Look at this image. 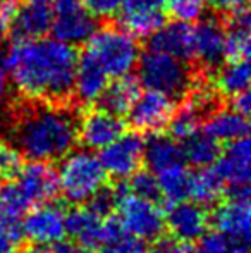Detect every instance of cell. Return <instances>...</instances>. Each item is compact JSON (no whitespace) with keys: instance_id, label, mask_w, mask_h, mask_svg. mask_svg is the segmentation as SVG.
<instances>
[{"instance_id":"1","label":"cell","mask_w":251,"mask_h":253,"mask_svg":"<svg viewBox=\"0 0 251 253\" xmlns=\"http://www.w3.org/2000/svg\"><path fill=\"white\" fill-rule=\"evenodd\" d=\"M77 53L57 38H16L3 55V71L23 97L62 102L72 93Z\"/></svg>"},{"instance_id":"2","label":"cell","mask_w":251,"mask_h":253,"mask_svg":"<svg viewBox=\"0 0 251 253\" xmlns=\"http://www.w3.org/2000/svg\"><path fill=\"white\" fill-rule=\"evenodd\" d=\"M77 141V121L66 107L38 105L19 116L14 127L16 148L30 160H59Z\"/></svg>"},{"instance_id":"3","label":"cell","mask_w":251,"mask_h":253,"mask_svg":"<svg viewBox=\"0 0 251 253\" xmlns=\"http://www.w3.org/2000/svg\"><path fill=\"white\" fill-rule=\"evenodd\" d=\"M59 191L71 203H86L107 183V172L104 170L98 155L91 150H71L62 157L57 170Z\"/></svg>"},{"instance_id":"4","label":"cell","mask_w":251,"mask_h":253,"mask_svg":"<svg viewBox=\"0 0 251 253\" xmlns=\"http://www.w3.org/2000/svg\"><path fill=\"white\" fill-rule=\"evenodd\" d=\"M84 53L91 57L108 78H121L136 67L140 59V45L136 37L119 28L97 30L86 40Z\"/></svg>"},{"instance_id":"5","label":"cell","mask_w":251,"mask_h":253,"mask_svg":"<svg viewBox=\"0 0 251 253\" xmlns=\"http://www.w3.org/2000/svg\"><path fill=\"white\" fill-rule=\"evenodd\" d=\"M138 74L146 90L164 93L172 100L182 98L193 86V76L186 60L153 48H148L143 55H140Z\"/></svg>"},{"instance_id":"6","label":"cell","mask_w":251,"mask_h":253,"mask_svg":"<svg viewBox=\"0 0 251 253\" xmlns=\"http://www.w3.org/2000/svg\"><path fill=\"white\" fill-rule=\"evenodd\" d=\"M117 219L127 234L143 241H155L165 229V215L157 202L129 193V188L119 195Z\"/></svg>"},{"instance_id":"7","label":"cell","mask_w":251,"mask_h":253,"mask_svg":"<svg viewBox=\"0 0 251 253\" xmlns=\"http://www.w3.org/2000/svg\"><path fill=\"white\" fill-rule=\"evenodd\" d=\"M215 229L238 245H246L251 233L250 212V184L248 186H231L227 198L214 210L210 215Z\"/></svg>"},{"instance_id":"8","label":"cell","mask_w":251,"mask_h":253,"mask_svg":"<svg viewBox=\"0 0 251 253\" xmlns=\"http://www.w3.org/2000/svg\"><path fill=\"white\" fill-rule=\"evenodd\" d=\"M57 40L69 45L86 43L97 31V17L88 10L83 0H54L52 28Z\"/></svg>"},{"instance_id":"9","label":"cell","mask_w":251,"mask_h":253,"mask_svg":"<svg viewBox=\"0 0 251 253\" xmlns=\"http://www.w3.org/2000/svg\"><path fill=\"white\" fill-rule=\"evenodd\" d=\"M21 227L23 238L35 247H50L66 236V209L54 200L35 205L28 210Z\"/></svg>"},{"instance_id":"10","label":"cell","mask_w":251,"mask_h":253,"mask_svg":"<svg viewBox=\"0 0 251 253\" xmlns=\"http://www.w3.org/2000/svg\"><path fill=\"white\" fill-rule=\"evenodd\" d=\"M144 152V140L138 133H122L112 143L100 150V159L107 176L124 181L141 169Z\"/></svg>"},{"instance_id":"11","label":"cell","mask_w":251,"mask_h":253,"mask_svg":"<svg viewBox=\"0 0 251 253\" xmlns=\"http://www.w3.org/2000/svg\"><path fill=\"white\" fill-rule=\"evenodd\" d=\"M174 110V100L171 97L153 90H146L143 93L140 91L127 116L134 129L143 133H158L167 127Z\"/></svg>"},{"instance_id":"12","label":"cell","mask_w":251,"mask_h":253,"mask_svg":"<svg viewBox=\"0 0 251 253\" xmlns=\"http://www.w3.org/2000/svg\"><path fill=\"white\" fill-rule=\"evenodd\" d=\"M165 227L179 243H196L207 229H210V213L207 207L196 202L169 203Z\"/></svg>"},{"instance_id":"13","label":"cell","mask_w":251,"mask_h":253,"mask_svg":"<svg viewBox=\"0 0 251 253\" xmlns=\"http://www.w3.org/2000/svg\"><path fill=\"white\" fill-rule=\"evenodd\" d=\"M16 184L31 207L52 202L59 195L57 169L45 160H31L26 166H21L16 174Z\"/></svg>"},{"instance_id":"14","label":"cell","mask_w":251,"mask_h":253,"mask_svg":"<svg viewBox=\"0 0 251 253\" xmlns=\"http://www.w3.org/2000/svg\"><path fill=\"white\" fill-rule=\"evenodd\" d=\"M119 21L134 37H150L165 23V0H121Z\"/></svg>"},{"instance_id":"15","label":"cell","mask_w":251,"mask_h":253,"mask_svg":"<svg viewBox=\"0 0 251 253\" xmlns=\"http://www.w3.org/2000/svg\"><path fill=\"white\" fill-rule=\"evenodd\" d=\"M124 133V121L121 116L105 109L91 110L77 123V140L88 150H102Z\"/></svg>"},{"instance_id":"16","label":"cell","mask_w":251,"mask_h":253,"mask_svg":"<svg viewBox=\"0 0 251 253\" xmlns=\"http://www.w3.org/2000/svg\"><path fill=\"white\" fill-rule=\"evenodd\" d=\"M214 167L229 186H248L251 177V147L248 136L231 141Z\"/></svg>"},{"instance_id":"17","label":"cell","mask_w":251,"mask_h":253,"mask_svg":"<svg viewBox=\"0 0 251 253\" xmlns=\"http://www.w3.org/2000/svg\"><path fill=\"white\" fill-rule=\"evenodd\" d=\"M54 19V0H24L17 5L12 31L16 38H40L50 31Z\"/></svg>"},{"instance_id":"18","label":"cell","mask_w":251,"mask_h":253,"mask_svg":"<svg viewBox=\"0 0 251 253\" xmlns=\"http://www.w3.org/2000/svg\"><path fill=\"white\" fill-rule=\"evenodd\" d=\"M193 57L205 66H218L225 57V30L217 19H203L193 26Z\"/></svg>"},{"instance_id":"19","label":"cell","mask_w":251,"mask_h":253,"mask_svg":"<svg viewBox=\"0 0 251 253\" xmlns=\"http://www.w3.org/2000/svg\"><path fill=\"white\" fill-rule=\"evenodd\" d=\"M150 48L178 59H193V26L184 21L164 23L150 35Z\"/></svg>"},{"instance_id":"20","label":"cell","mask_w":251,"mask_h":253,"mask_svg":"<svg viewBox=\"0 0 251 253\" xmlns=\"http://www.w3.org/2000/svg\"><path fill=\"white\" fill-rule=\"evenodd\" d=\"M104 219L105 217L97 215L88 207L72 209L66 212V234H71L86 252L97 250L105 241Z\"/></svg>"},{"instance_id":"21","label":"cell","mask_w":251,"mask_h":253,"mask_svg":"<svg viewBox=\"0 0 251 253\" xmlns=\"http://www.w3.org/2000/svg\"><path fill=\"white\" fill-rule=\"evenodd\" d=\"M143 162L153 174L167 170L171 167L186 166L182 147L178 143V140H174L171 134H162L160 131L151 133V136L144 140Z\"/></svg>"},{"instance_id":"22","label":"cell","mask_w":251,"mask_h":253,"mask_svg":"<svg viewBox=\"0 0 251 253\" xmlns=\"http://www.w3.org/2000/svg\"><path fill=\"white\" fill-rule=\"evenodd\" d=\"M108 84V76L88 53L77 57L72 91L83 103H93L100 98Z\"/></svg>"},{"instance_id":"23","label":"cell","mask_w":251,"mask_h":253,"mask_svg":"<svg viewBox=\"0 0 251 253\" xmlns=\"http://www.w3.org/2000/svg\"><path fill=\"white\" fill-rule=\"evenodd\" d=\"M248 119L234 109H222L210 114L205 131L217 141H236L239 138L248 136Z\"/></svg>"},{"instance_id":"24","label":"cell","mask_w":251,"mask_h":253,"mask_svg":"<svg viewBox=\"0 0 251 253\" xmlns=\"http://www.w3.org/2000/svg\"><path fill=\"white\" fill-rule=\"evenodd\" d=\"M138 95H140V83L129 74H126L121 78H114V83L107 84L98 102H100L102 109L108 110L115 116H124L129 112Z\"/></svg>"},{"instance_id":"25","label":"cell","mask_w":251,"mask_h":253,"mask_svg":"<svg viewBox=\"0 0 251 253\" xmlns=\"http://www.w3.org/2000/svg\"><path fill=\"white\" fill-rule=\"evenodd\" d=\"M225 193V181L214 166L200 167V170L191 174L189 198L203 207L214 205Z\"/></svg>"},{"instance_id":"26","label":"cell","mask_w":251,"mask_h":253,"mask_svg":"<svg viewBox=\"0 0 251 253\" xmlns=\"http://www.w3.org/2000/svg\"><path fill=\"white\" fill-rule=\"evenodd\" d=\"M231 23L225 30V57L229 59H248L250 55V12L245 7L232 10Z\"/></svg>"},{"instance_id":"27","label":"cell","mask_w":251,"mask_h":253,"mask_svg":"<svg viewBox=\"0 0 251 253\" xmlns=\"http://www.w3.org/2000/svg\"><path fill=\"white\" fill-rule=\"evenodd\" d=\"M182 153L186 162L194 167L214 166L220 155V141L212 138L207 131L196 129L191 136L182 140Z\"/></svg>"},{"instance_id":"28","label":"cell","mask_w":251,"mask_h":253,"mask_svg":"<svg viewBox=\"0 0 251 253\" xmlns=\"http://www.w3.org/2000/svg\"><path fill=\"white\" fill-rule=\"evenodd\" d=\"M250 62L248 59H231V62L220 67L215 78V86L220 93L227 95V97H234V95L246 91L250 86Z\"/></svg>"},{"instance_id":"29","label":"cell","mask_w":251,"mask_h":253,"mask_svg":"<svg viewBox=\"0 0 251 253\" xmlns=\"http://www.w3.org/2000/svg\"><path fill=\"white\" fill-rule=\"evenodd\" d=\"M155 176H157L158 188H160V198L167 200V203L182 202L189 198L191 172L186 166L171 167Z\"/></svg>"},{"instance_id":"30","label":"cell","mask_w":251,"mask_h":253,"mask_svg":"<svg viewBox=\"0 0 251 253\" xmlns=\"http://www.w3.org/2000/svg\"><path fill=\"white\" fill-rule=\"evenodd\" d=\"M198 124H200V112H196L189 103H186L178 112L174 110L167 127L174 140L182 141L198 129Z\"/></svg>"},{"instance_id":"31","label":"cell","mask_w":251,"mask_h":253,"mask_svg":"<svg viewBox=\"0 0 251 253\" xmlns=\"http://www.w3.org/2000/svg\"><path fill=\"white\" fill-rule=\"evenodd\" d=\"M131 181L127 184L129 188V193L136 195V197L146 198V200H153L158 202L160 200V188H158V181L157 176L148 170H141L138 169L133 176H129Z\"/></svg>"},{"instance_id":"32","label":"cell","mask_w":251,"mask_h":253,"mask_svg":"<svg viewBox=\"0 0 251 253\" xmlns=\"http://www.w3.org/2000/svg\"><path fill=\"white\" fill-rule=\"evenodd\" d=\"M0 207L17 217H21L31 209L30 202L16 184V181H9L3 186H0Z\"/></svg>"},{"instance_id":"33","label":"cell","mask_w":251,"mask_h":253,"mask_svg":"<svg viewBox=\"0 0 251 253\" xmlns=\"http://www.w3.org/2000/svg\"><path fill=\"white\" fill-rule=\"evenodd\" d=\"M165 10L178 21L193 23L203 16L205 0H165Z\"/></svg>"},{"instance_id":"34","label":"cell","mask_w":251,"mask_h":253,"mask_svg":"<svg viewBox=\"0 0 251 253\" xmlns=\"http://www.w3.org/2000/svg\"><path fill=\"white\" fill-rule=\"evenodd\" d=\"M115 203H117V190H115V186L114 188L104 186L86 202V207L91 212L97 213V215L107 217L115 209Z\"/></svg>"},{"instance_id":"35","label":"cell","mask_w":251,"mask_h":253,"mask_svg":"<svg viewBox=\"0 0 251 253\" xmlns=\"http://www.w3.org/2000/svg\"><path fill=\"white\" fill-rule=\"evenodd\" d=\"M146 247H144L143 240L131 236V234H122L117 240H112L104 243L102 247L97 248V253H144Z\"/></svg>"},{"instance_id":"36","label":"cell","mask_w":251,"mask_h":253,"mask_svg":"<svg viewBox=\"0 0 251 253\" xmlns=\"http://www.w3.org/2000/svg\"><path fill=\"white\" fill-rule=\"evenodd\" d=\"M21 166H23L21 152L16 147L0 143V177H3V179L16 177Z\"/></svg>"},{"instance_id":"37","label":"cell","mask_w":251,"mask_h":253,"mask_svg":"<svg viewBox=\"0 0 251 253\" xmlns=\"http://www.w3.org/2000/svg\"><path fill=\"white\" fill-rule=\"evenodd\" d=\"M231 247V240L225 234H222L220 231H205L198 240V248L200 253H224Z\"/></svg>"},{"instance_id":"38","label":"cell","mask_w":251,"mask_h":253,"mask_svg":"<svg viewBox=\"0 0 251 253\" xmlns=\"http://www.w3.org/2000/svg\"><path fill=\"white\" fill-rule=\"evenodd\" d=\"M0 233L7 234L17 243L24 240L23 238V227H21V217L14 215V213L7 212L0 207Z\"/></svg>"},{"instance_id":"39","label":"cell","mask_w":251,"mask_h":253,"mask_svg":"<svg viewBox=\"0 0 251 253\" xmlns=\"http://www.w3.org/2000/svg\"><path fill=\"white\" fill-rule=\"evenodd\" d=\"M83 2L95 17L102 19L114 17L121 7V0H83Z\"/></svg>"},{"instance_id":"40","label":"cell","mask_w":251,"mask_h":253,"mask_svg":"<svg viewBox=\"0 0 251 253\" xmlns=\"http://www.w3.org/2000/svg\"><path fill=\"white\" fill-rule=\"evenodd\" d=\"M16 14H17L16 0H0V37L7 35L12 30Z\"/></svg>"},{"instance_id":"41","label":"cell","mask_w":251,"mask_h":253,"mask_svg":"<svg viewBox=\"0 0 251 253\" xmlns=\"http://www.w3.org/2000/svg\"><path fill=\"white\" fill-rule=\"evenodd\" d=\"M214 100H215L214 90H210V88H207V86H201V88H198V90H193L188 103L196 110V112L201 114V112H207V110L212 109Z\"/></svg>"},{"instance_id":"42","label":"cell","mask_w":251,"mask_h":253,"mask_svg":"<svg viewBox=\"0 0 251 253\" xmlns=\"http://www.w3.org/2000/svg\"><path fill=\"white\" fill-rule=\"evenodd\" d=\"M231 98H232V107H231V109H234L236 112H239V114H243V116L248 117L250 109H251V100H250L248 90L241 91V93L234 95V97H231Z\"/></svg>"},{"instance_id":"43","label":"cell","mask_w":251,"mask_h":253,"mask_svg":"<svg viewBox=\"0 0 251 253\" xmlns=\"http://www.w3.org/2000/svg\"><path fill=\"white\" fill-rule=\"evenodd\" d=\"M50 253H88L81 247L79 243L76 241H66V240H61L57 243L50 245Z\"/></svg>"},{"instance_id":"44","label":"cell","mask_w":251,"mask_h":253,"mask_svg":"<svg viewBox=\"0 0 251 253\" xmlns=\"http://www.w3.org/2000/svg\"><path fill=\"white\" fill-rule=\"evenodd\" d=\"M205 2L218 10H236L239 7H245L248 0H205Z\"/></svg>"},{"instance_id":"45","label":"cell","mask_w":251,"mask_h":253,"mask_svg":"<svg viewBox=\"0 0 251 253\" xmlns=\"http://www.w3.org/2000/svg\"><path fill=\"white\" fill-rule=\"evenodd\" d=\"M176 241L174 240H155L153 247L150 250H146L144 253H174L176 250Z\"/></svg>"},{"instance_id":"46","label":"cell","mask_w":251,"mask_h":253,"mask_svg":"<svg viewBox=\"0 0 251 253\" xmlns=\"http://www.w3.org/2000/svg\"><path fill=\"white\" fill-rule=\"evenodd\" d=\"M21 243H17L16 240H12L7 234L0 233V253H16Z\"/></svg>"},{"instance_id":"47","label":"cell","mask_w":251,"mask_h":253,"mask_svg":"<svg viewBox=\"0 0 251 253\" xmlns=\"http://www.w3.org/2000/svg\"><path fill=\"white\" fill-rule=\"evenodd\" d=\"M7 98H9V78L3 67H0V109L5 105Z\"/></svg>"},{"instance_id":"48","label":"cell","mask_w":251,"mask_h":253,"mask_svg":"<svg viewBox=\"0 0 251 253\" xmlns=\"http://www.w3.org/2000/svg\"><path fill=\"white\" fill-rule=\"evenodd\" d=\"M174 253H200V252L191 247V243H178L176 245Z\"/></svg>"},{"instance_id":"49","label":"cell","mask_w":251,"mask_h":253,"mask_svg":"<svg viewBox=\"0 0 251 253\" xmlns=\"http://www.w3.org/2000/svg\"><path fill=\"white\" fill-rule=\"evenodd\" d=\"M224 253H248V248L246 245H238V247H229V250Z\"/></svg>"},{"instance_id":"50","label":"cell","mask_w":251,"mask_h":253,"mask_svg":"<svg viewBox=\"0 0 251 253\" xmlns=\"http://www.w3.org/2000/svg\"><path fill=\"white\" fill-rule=\"evenodd\" d=\"M24 253H45V252H41L40 248H30V250H26Z\"/></svg>"}]
</instances>
